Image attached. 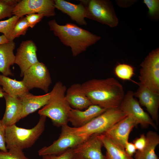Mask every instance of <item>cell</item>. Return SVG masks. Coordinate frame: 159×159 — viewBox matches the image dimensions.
<instances>
[{
    "label": "cell",
    "mask_w": 159,
    "mask_h": 159,
    "mask_svg": "<svg viewBox=\"0 0 159 159\" xmlns=\"http://www.w3.org/2000/svg\"><path fill=\"white\" fill-rule=\"evenodd\" d=\"M82 86L93 105L106 109L119 108L125 94L122 85L112 77L90 79Z\"/></svg>",
    "instance_id": "1"
},
{
    "label": "cell",
    "mask_w": 159,
    "mask_h": 159,
    "mask_svg": "<svg viewBox=\"0 0 159 159\" xmlns=\"http://www.w3.org/2000/svg\"><path fill=\"white\" fill-rule=\"evenodd\" d=\"M49 30L53 32L64 45L70 47L74 57L85 51L87 48L101 39L74 24L67 23L64 25L58 24L55 19L48 22Z\"/></svg>",
    "instance_id": "2"
},
{
    "label": "cell",
    "mask_w": 159,
    "mask_h": 159,
    "mask_svg": "<svg viewBox=\"0 0 159 159\" xmlns=\"http://www.w3.org/2000/svg\"><path fill=\"white\" fill-rule=\"evenodd\" d=\"M66 87L60 81L54 84L49 92L50 97L47 103L38 113L40 115L50 118L57 127L67 125L69 115L72 109L65 98Z\"/></svg>",
    "instance_id": "3"
},
{
    "label": "cell",
    "mask_w": 159,
    "mask_h": 159,
    "mask_svg": "<svg viewBox=\"0 0 159 159\" xmlns=\"http://www.w3.org/2000/svg\"><path fill=\"white\" fill-rule=\"evenodd\" d=\"M126 116L119 108L107 109L83 126L76 128L68 125L62 126L61 133L89 137L93 134L105 132Z\"/></svg>",
    "instance_id": "4"
},
{
    "label": "cell",
    "mask_w": 159,
    "mask_h": 159,
    "mask_svg": "<svg viewBox=\"0 0 159 159\" xmlns=\"http://www.w3.org/2000/svg\"><path fill=\"white\" fill-rule=\"evenodd\" d=\"M47 117L40 115L37 124L27 129L17 127L15 124L5 128V142L7 149L17 148L23 150L32 146L44 132Z\"/></svg>",
    "instance_id": "5"
},
{
    "label": "cell",
    "mask_w": 159,
    "mask_h": 159,
    "mask_svg": "<svg viewBox=\"0 0 159 159\" xmlns=\"http://www.w3.org/2000/svg\"><path fill=\"white\" fill-rule=\"evenodd\" d=\"M87 9L86 18L113 27L118 24V19L112 2L107 0H82Z\"/></svg>",
    "instance_id": "6"
},
{
    "label": "cell",
    "mask_w": 159,
    "mask_h": 159,
    "mask_svg": "<svg viewBox=\"0 0 159 159\" xmlns=\"http://www.w3.org/2000/svg\"><path fill=\"white\" fill-rule=\"evenodd\" d=\"M139 84L159 93V49L152 51L140 65Z\"/></svg>",
    "instance_id": "7"
},
{
    "label": "cell",
    "mask_w": 159,
    "mask_h": 159,
    "mask_svg": "<svg viewBox=\"0 0 159 159\" xmlns=\"http://www.w3.org/2000/svg\"><path fill=\"white\" fill-rule=\"evenodd\" d=\"M133 92L130 90L125 94L119 108L126 116L132 118L137 125L139 124L143 128L150 125L157 130V126L150 115L144 111L138 101L134 98Z\"/></svg>",
    "instance_id": "8"
},
{
    "label": "cell",
    "mask_w": 159,
    "mask_h": 159,
    "mask_svg": "<svg viewBox=\"0 0 159 159\" xmlns=\"http://www.w3.org/2000/svg\"><path fill=\"white\" fill-rule=\"evenodd\" d=\"M22 80L29 91L34 88L40 89L47 93L52 81L49 69L45 65L39 62L24 73Z\"/></svg>",
    "instance_id": "9"
},
{
    "label": "cell",
    "mask_w": 159,
    "mask_h": 159,
    "mask_svg": "<svg viewBox=\"0 0 159 159\" xmlns=\"http://www.w3.org/2000/svg\"><path fill=\"white\" fill-rule=\"evenodd\" d=\"M55 9L54 0H19L12 14L21 17L30 14L38 13L49 17L55 15Z\"/></svg>",
    "instance_id": "10"
},
{
    "label": "cell",
    "mask_w": 159,
    "mask_h": 159,
    "mask_svg": "<svg viewBox=\"0 0 159 159\" xmlns=\"http://www.w3.org/2000/svg\"><path fill=\"white\" fill-rule=\"evenodd\" d=\"M37 50L36 44L31 40L22 41L17 49L14 64L19 66L21 77H23L26 70L39 62L37 56Z\"/></svg>",
    "instance_id": "11"
},
{
    "label": "cell",
    "mask_w": 159,
    "mask_h": 159,
    "mask_svg": "<svg viewBox=\"0 0 159 159\" xmlns=\"http://www.w3.org/2000/svg\"><path fill=\"white\" fill-rule=\"evenodd\" d=\"M88 137L61 133L58 139L48 146H45L38 151L39 155H57L73 148Z\"/></svg>",
    "instance_id": "12"
},
{
    "label": "cell",
    "mask_w": 159,
    "mask_h": 159,
    "mask_svg": "<svg viewBox=\"0 0 159 159\" xmlns=\"http://www.w3.org/2000/svg\"><path fill=\"white\" fill-rule=\"evenodd\" d=\"M134 97L138 98L140 105L145 107L150 116L157 126L159 122V93L139 84Z\"/></svg>",
    "instance_id": "13"
},
{
    "label": "cell",
    "mask_w": 159,
    "mask_h": 159,
    "mask_svg": "<svg viewBox=\"0 0 159 159\" xmlns=\"http://www.w3.org/2000/svg\"><path fill=\"white\" fill-rule=\"evenodd\" d=\"M137 125L130 117L126 116L103 133L116 143L124 148L127 142L130 133Z\"/></svg>",
    "instance_id": "14"
},
{
    "label": "cell",
    "mask_w": 159,
    "mask_h": 159,
    "mask_svg": "<svg viewBox=\"0 0 159 159\" xmlns=\"http://www.w3.org/2000/svg\"><path fill=\"white\" fill-rule=\"evenodd\" d=\"M102 146L99 134H95L72 148L75 154L86 159H105L102 152Z\"/></svg>",
    "instance_id": "15"
},
{
    "label": "cell",
    "mask_w": 159,
    "mask_h": 159,
    "mask_svg": "<svg viewBox=\"0 0 159 159\" xmlns=\"http://www.w3.org/2000/svg\"><path fill=\"white\" fill-rule=\"evenodd\" d=\"M107 109L99 106L92 105L84 110L72 108L69 115V122L73 127L84 126Z\"/></svg>",
    "instance_id": "16"
},
{
    "label": "cell",
    "mask_w": 159,
    "mask_h": 159,
    "mask_svg": "<svg viewBox=\"0 0 159 159\" xmlns=\"http://www.w3.org/2000/svg\"><path fill=\"white\" fill-rule=\"evenodd\" d=\"M55 8L68 15L71 19L80 25H86L87 9L81 2L75 4L64 0H54Z\"/></svg>",
    "instance_id": "17"
},
{
    "label": "cell",
    "mask_w": 159,
    "mask_h": 159,
    "mask_svg": "<svg viewBox=\"0 0 159 159\" xmlns=\"http://www.w3.org/2000/svg\"><path fill=\"white\" fill-rule=\"evenodd\" d=\"M65 98L72 108L82 110L93 105L84 92L82 84H74L67 89Z\"/></svg>",
    "instance_id": "18"
},
{
    "label": "cell",
    "mask_w": 159,
    "mask_h": 159,
    "mask_svg": "<svg viewBox=\"0 0 159 159\" xmlns=\"http://www.w3.org/2000/svg\"><path fill=\"white\" fill-rule=\"evenodd\" d=\"M4 97L6 102V109L1 120L3 125L6 127L15 124L21 119L22 108L19 98L12 97L6 94Z\"/></svg>",
    "instance_id": "19"
},
{
    "label": "cell",
    "mask_w": 159,
    "mask_h": 159,
    "mask_svg": "<svg viewBox=\"0 0 159 159\" xmlns=\"http://www.w3.org/2000/svg\"><path fill=\"white\" fill-rule=\"evenodd\" d=\"M49 97V92L42 95H35L29 92L23 95L19 98L22 108L21 118L44 106L47 103Z\"/></svg>",
    "instance_id": "20"
},
{
    "label": "cell",
    "mask_w": 159,
    "mask_h": 159,
    "mask_svg": "<svg viewBox=\"0 0 159 159\" xmlns=\"http://www.w3.org/2000/svg\"><path fill=\"white\" fill-rule=\"evenodd\" d=\"M15 47L14 41L0 44V72L6 76H14L10 67L14 64Z\"/></svg>",
    "instance_id": "21"
},
{
    "label": "cell",
    "mask_w": 159,
    "mask_h": 159,
    "mask_svg": "<svg viewBox=\"0 0 159 159\" xmlns=\"http://www.w3.org/2000/svg\"><path fill=\"white\" fill-rule=\"evenodd\" d=\"M0 85L4 92L9 96L20 98L29 90L22 80H14L0 74Z\"/></svg>",
    "instance_id": "22"
},
{
    "label": "cell",
    "mask_w": 159,
    "mask_h": 159,
    "mask_svg": "<svg viewBox=\"0 0 159 159\" xmlns=\"http://www.w3.org/2000/svg\"><path fill=\"white\" fill-rule=\"evenodd\" d=\"M146 145L141 151L137 150L135 159H159L155 150L159 144V135L155 132L149 131L147 133Z\"/></svg>",
    "instance_id": "23"
},
{
    "label": "cell",
    "mask_w": 159,
    "mask_h": 159,
    "mask_svg": "<svg viewBox=\"0 0 159 159\" xmlns=\"http://www.w3.org/2000/svg\"><path fill=\"white\" fill-rule=\"evenodd\" d=\"M99 135L106 150L105 159H134L127 154L124 148L104 134Z\"/></svg>",
    "instance_id": "24"
},
{
    "label": "cell",
    "mask_w": 159,
    "mask_h": 159,
    "mask_svg": "<svg viewBox=\"0 0 159 159\" xmlns=\"http://www.w3.org/2000/svg\"><path fill=\"white\" fill-rule=\"evenodd\" d=\"M29 27V25L26 17H20L14 26L9 41H14L15 38L21 35H24Z\"/></svg>",
    "instance_id": "25"
},
{
    "label": "cell",
    "mask_w": 159,
    "mask_h": 159,
    "mask_svg": "<svg viewBox=\"0 0 159 159\" xmlns=\"http://www.w3.org/2000/svg\"><path fill=\"white\" fill-rule=\"evenodd\" d=\"M114 72L119 78L124 80H130L134 74V69L131 65L119 64L115 67Z\"/></svg>",
    "instance_id": "26"
},
{
    "label": "cell",
    "mask_w": 159,
    "mask_h": 159,
    "mask_svg": "<svg viewBox=\"0 0 159 159\" xmlns=\"http://www.w3.org/2000/svg\"><path fill=\"white\" fill-rule=\"evenodd\" d=\"M19 0H0V20L11 17L14 9Z\"/></svg>",
    "instance_id": "27"
},
{
    "label": "cell",
    "mask_w": 159,
    "mask_h": 159,
    "mask_svg": "<svg viewBox=\"0 0 159 159\" xmlns=\"http://www.w3.org/2000/svg\"><path fill=\"white\" fill-rule=\"evenodd\" d=\"M20 18L13 15L6 20L0 21V32L9 41L14 26Z\"/></svg>",
    "instance_id": "28"
},
{
    "label": "cell",
    "mask_w": 159,
    "mask_h": 159,
    "mask_svg": "<svg viewBox=\"0 0 159 159\" xmlns=\"http://www.w3.org/2000/svg\"><path fill=\"white\" fill-rule=\"evenodd\" d=\"M0 159H29L24 155L23 150L12 148L7 152L0 151Z\"/></svg>",
    "instance_id": "29"
},
{
    "label": "cell",
    "mask_w": 159,
    "mask_h": 159,
    "mask_svg": "<svg viewBox=\"0 0 159 159\" xmlns=\"http://www.w3.org/2000/svg\"><path fill=\"white\" fill-rule=\"evenodd\" d=\"M74 155L73 149L70 148L60 154L46 155L42 157V159H73Z\"/></svg>",
    "instance_id": "30"
},
{
    "label": "cell",
    "mask_w": 159,
    "mask_h": 159,
    "mask_svg": "<svg viewBox=\"0 0 159 159\" xmlns=\"http://www.w3.org/2000/svg\"><path fill=\"white\" fill-rule=\"evenodd\" d=\"M143 2L148 9V13L152 16L156 17L159 12V0H144Z\"/></svg>",
    "instance_id": "31"
},
{
    "label": "cell",
    "mask_w": 159,
    "mask_h": 159,
    "mask_svg": "<svg viewBox=\"0 0 159 159\" xmlns=\"http://www.w3.org/2000/svg\"><path fill=\"white\" fill-rule=\"evenodd\" d=\"M43 14L38 13H32L26 15V20L31 28L39 23L44 17Z\"/></svg>",
    "instance_id": "32"
},
{
    "label": "cell",
    "mask_w": 159,
    "mask_h": 159,
    "mask_svg": "<svg viewBox=\"0 0 159 159\" xmlns=\"http://www.w3.org/2000/svg\"><path fill=\"white\" fill-rule=\"evenodd\" d=\"M147 143L146 135L142 134L138 138L135 139L133 142L137 150L141 151L145 147Z\"/></svg>",
    "instance_id": "33"
},
{
    "label": "cell",
    "mask_w": 159,
    "mask_h": 159,
    "mask_svg": "<svg viewBox=\"0 0 159 159\" xmlns=\"http://www.w3.org/2000/svg\"><path fill=\"white\" fill-rule=\"evenodd\" d=\"M5 128L0 119V150L4 152L8 151L5 142Z\"/></svg>",
    "instance_id": "34"
},
{
    "label": "cell",
    "mask_w": 159,
    "mask_h": 159,
    "mask_svg": "<svg viewBox=\"0 0 159 159\" xmlns=\"http://www.w3.org/2000/svg\"><path fill=\"white\" fill-rule=\"evenodd\" d=\"M125 150L127 154L132 157L137 151L133 143L128 142L125 147Z\"/></svg>",
    "instance_id": "35"
},
{
    "label": "cell",
    "mask_w": 159,
    "mask_h": 159,
    "mask_svg": "<svg viewBox=\"0 0 159 159\" xmlns=\"http://www.w3.org/2000/svg\"><path fill=\"white\" fill-rule=\"evenodd\" d=\"M9 41L3 34L0 36V44L8 42Z\"/></svg>",
    "instance_id": "36"
},
{
    "label": "cell",
    "mask_w": 159,
    "mask_h": 159,
    "mask_svg": "<svg viewBox=\"0 0 159 159\" xmlns=\"http://www.w3.org/2000/svg\"><path fill=\"white\" fill-rule=\"evenodd\" d=\"M6 93L3 91L1 86L0 85V98L4 97Z\"/></svg>",
    "instance_id": "37"
},
{
    "label": "cell",
    "mask_w": 159,
    "mask_h": 159,
    "mask_svg": "<svg viewBox=\"0 0 159 159\" xmlns=\"http://www.w3.org/2000/svg\"><path fill=\"white\" fill-rule=\"evenodd\" d=\"M73 159H86L80 155L75 153Z\"/></svg>",
    "instance_id": "38"
}]
</instances>
